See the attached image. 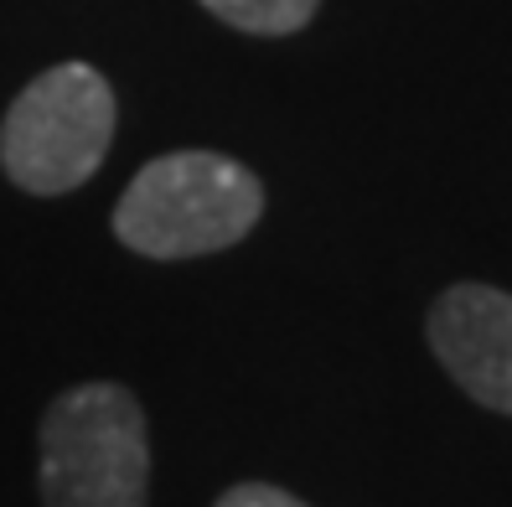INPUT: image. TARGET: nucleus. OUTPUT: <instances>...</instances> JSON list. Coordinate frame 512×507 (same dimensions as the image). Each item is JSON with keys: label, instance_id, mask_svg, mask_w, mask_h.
<instances>
[{"label": "nucleus", "instance_id": "f03ea898", "mask_svg": "<svg viewBox=\"0 0 512 507\" xmlns=\"http://www.w3.org/2000/svg\"><path fill=\"white\" fill-rule=\"evenodd\" d=\"M42 502L47 507H145L150 435L125 383H78L42 414Z\"/></svg>", "mask_w": 512, "mask_h": 507}, {"label": "nucleus", "instance_id": "423d86ee", "mask_svg": "<svg viewBox=\"0 0 512 507\" xmlns=\"http://www.w3.org/2000/svg\"><path fill=\"white\" fill-rule=\"evenodd\" d=\"M218 507H306V502L290 497L285 487H269V482H238L218 497Z\"/></svg>", "mask_w": 512, "mask_h": 507}, {"label": "nucleus", "instance_id": "20e7f679", "mask_svg": "<svg viewBox=\"0 0 512 507\" xmlns=\"http://www.w3.org/2000/svg\"><path fill=\"white\" fill-rule=\"evenodd\" d=\"M430 347L461 389L512 414V295L492 285H450L430 306Z\"/></svg>", "mask_w": 512, "mask_h": 507}, {"label": "nucleus", "instance_id": "7ed1b4c3", "mask_svg": "<svg viewBox=\"0 0 512 507\" xmlns=\"http://www.w3.org/2000/svg\"><path fill=\"white\" fill-rule=\"evenodd\" d=\"M114 140V88L88 63L37 73L0 119V166L21 192L57 197L94 176Z\"/></svg>", "mask_w": 512, "mask_h": 507}, {"label": "nucleus", "instance_id": "39448f33", "mask_svg": "<svg viewBox=\"0 0 512 507\" xmlns=\"http://www.w3.org/2000/svg\"><path fill=\"white\" fill-rule=\"evenodd\" d=\"M218 21L238 26V32H254V37H290L300 32L321 0H202Z\"/></svg>", "mask_w": 512, "mask_h": 507}, {"label": "nucleus", "instance_id": "f257e3e1", "mask_svg": "<svg viewBox=\"0 0 512 507\" xmlns=\"http://www.w3.org/2000/svg\"><path fill=\"white\" fill-rule=\"evenodd\" d=\"M264 213L249 166L218 151H171L135 171L114 207V238L145 259H197L233 249Z\"/></svg>", "mask_w": 512, "mask_h": 507}]
</instances>
